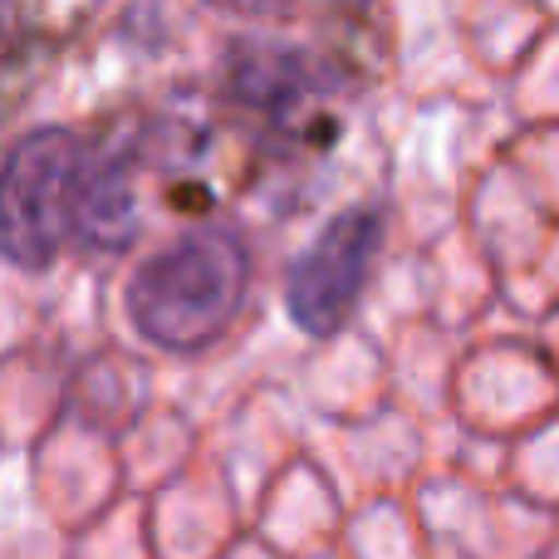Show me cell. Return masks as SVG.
I'll list each match as a JSON object with an SVG mask.
<instances>
[{
    "label": "cell",
    "mask_w": 559,
    "mask_h": 559,
    "mask_svg": "<svg viewBox=\"0 0 559 559\" xmlns=\"http://www.w3.org/2000/svg\"><path fill=\"white\" fill-rule=\"evenodd\" d=\"M319 69L309 64L305 49H285V45H265V39H246L231 49V94L246 108L261 114H295L309 94L319 88Z\"/></svg>",
    "instance_id": "obj_4"
},
{
    "label": "cell",
    "mask_w": 559,
    "mask_h": 559,
    "mask_svg": "<svg viewBox=\"0 0 559 559\" xmlns=\"http://www.w3.org/2000/svg\"><path fill=\"white\" fill-rule=\"evenodd\" d=\"M378 241H383V212L378 206H344L289 261L285 309L305 334L324 338L344 329V319L354 314L358 295H364L368 271H373Z\"/></svg>",
    "instance_id": "obj_3"
},
{
    "label": "cell",
    "mask_w": 559,
    "mask_h": 559,
    "mask_svg": "<svg viewBox=\"0 0 559 559\" xmlns=\"http://www.w3.org/2000/svg\"><path fill=\"white\" fill-rule=\"evenodd\" d=\"M251 289V251L236 226H192L157 246L128 280V319L147 344L197 354L231 329Z\"/></svg>",
    "instance_id": "obj_1"
},
{
    "label": "cell",
    "mask_w": 559,
    "mask_h": 559,
    "mask_svg": "<svg viewBox=\"0 0 559 559\" xmlns=\"http://www.w3.org/2000/svg\"><path fill=\"white\" fill-rule=\"evenodd\" d=\"M79 173L84 157L69 128H29L10 143L0 182V241L10 265L39 271L59 255L64 236H74Z\"/></svg>",
    "instance_id": "obj_2"
}]
</instances>
